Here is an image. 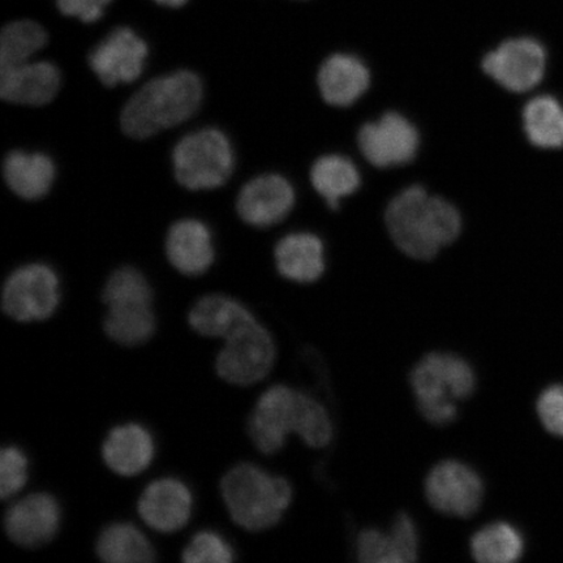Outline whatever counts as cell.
Returning a JSON list of instances; mask_svg holds the SVG:
<instances>
[{
  "label": "cell",
  "mask_w": 563,
  "mask_h": 563,
  "mask_svg": "<svg viewBox=\"0 0 563 563\" xmlns=\"http://www.w3.org/2000/svg\"><path fill=\"white\" fill-rule=\"evenodd\" d=\"M249 433L258 452L273 455L285 448L290 433L298 434L309 448H327L333 440L334 427L320 400L276 385L258 398L249 420Z\"/></svg>",
  "instance_id": "obj_1"
},
{
  "label": "cell",
  "mask_w": 563,
  "mask_h": 563,
  "mask_svg": "<svg viewBox=\"0 0 563 563\" xmlns=\"http://www.w3.org/2000/svg\"><path fill=\"white\" fill-rule=\"evenodd\" d=\"M385 222L394 244L408 257L428 262L456 241L462 230L460 211L421 186L399 192L387 206Z\"/></svg>",
  "instance_id": "obj_2"
},
{
  "label": "cell",
  "mask_w": 563,
  "mask_h": 563,
  "mask_svg": "<svg viewBox=\"0 0 563 563\" xmlns=\"http://www.w3.org/2000/svg\"><path fill=\"white\" fill-rule=\"evenodd\" d=\"M203 97L200 77L188 69L175 70L146 82L125 103L121 114L126 136L144 140L188 121Z\"/></svg>",
  "instance_id": "obj_3"
},
{
  "label": "cell",
  "mask_w": 563,
  "mask_h": 563,
  "mask_svg": "<svg viewBox=\"0 0 563 563\" xmlns=\"http://www.w3.org/2000/svg\"><path fill=\"white\" fill-rule=\"evenodd\" d=\"M221 493L232 520L252 532L276 526L292 501L286 478L251 463L231 468L222 478Z\"/></svg>",
  "instance_id": "obj_4"
},
{
  "label": "cell",
  "mask_w": 563,
  "mask_h": 563,
  "mask_svg": "<svg viewBox=\"0 0 563 563\" xmlns=\"http://www.w3.org/2000/svg\"><path fill=\"white\" fill-rule=\"evenodd\" d=\"M410 384L422 418L446 427L457 418V404L473 396L476 373L460 355L433 352L415 365Z\"/></svg>",
  "instance_id": "obj_5"
},
{
  "label": "cell",
  "mask_w": 563,
  "mask_h": 563,
  "mask_svg": "<svg viewBox=\"0 0 563 563\" xmlns=\"http://www.w3.org/2000/svg\"><path fill=\"white\" fill-rule=\"evenodd\" d=\"M173 167L179 185L191 191L220 188L234 172V147L220 130L196 131L175 145Z\"/></svg>",
  "instance_id": "obj_6"
},
{
  "label": "cell",
  "mask_w": 563,
  "mask_h": 563,
  "mask_svg": "<svg viewBox=\"0 0 563 563\" xmlns=\"http://www.w3.org/2000/svg\"><path fill=\"white\" fill-rule=\"evenodd\" d=\"M151 47L135 27L118 24L104 32L88 53V65L106 87L136 81L144 73Z\"/></svg>",
  "instance_id": "obj_7"
},
{
  "label": "cell",
  "mask_w": 563,
  "mask_h": 563,
  "mask_svg": "<svg viewBox=\"0 0 563 563\" xmlns=\"http://www.w3.org/2000/svg\"><path fill=\"white\" fill-rule=\"evenodd\" d=\"M217 356L216 369L224 382L250 386L262 382L276 361V344L272 334L253 320L232 333Z\"/></svg>",
  "instance_id": "obj_8"
},
{
  "label": "cell",
  "mask_w": 563,
  "mask_h": 563,
  "mask_svg": "<svg viewBox=\"0 0 563 563\" xmlns=\"http://www.w3.org/2000/svg\"><path fill=\"white\" fill-rule=\"evenodd\" d=\"M59 302L58 274L46 264L20 266L10 274L3 286V311L19 322L47 320Z\"/></svg>",
  "instance_id": "obj_9"
},
{
  "label": "cell",
  "mask_w": 563,
  "mask_h": 563,
  "mask_svg": "<svg viewBox=\"0 0 563 563\" xmlns=\"http://www.w3.org/2000/svg\"><path fill=\"white\" fill-rule=\"evenodd\" d=\"M484 492L482 476L467 463L455 460L435 464L426 481L428 503L448 517H473L481 509Z\"/></svg>",
  "instance_id": "obj_10"
},
{
  "label": "cell",
  "mask_w": 563,
  "mask_h": 563,
  "mask_svg": "<svg viewBox=\"0 0 563 563\" xmlns=\"http://www.w3.org/2000/svg\"><path fill=\"white\" fill-rule=\"evenodd\" d=\"M547 55L532 38H511L484 56L483 69L490 79L514 93H525L543 80Z\"/></svg>",
  "instance_id": "obj_11"
},
{
  "label": "cell",
  "mask_w": 563,
  "mask_h": 563,
  "mask_svg": "<svg viewBox=\"0 0 563 563\" xmlns=\"http://www.w3.org/2000/svg\"><path fill=\"white\" fill-rule=\"evenodd\" d=\"M357 144L371 165L387 168L410 164L417 157L420 136L406 117L386 112L378 121L362 126Z\"/></svg>",
  "instance_id": "obj_12"
},
{
  "label": "cell",
  "mask_w": 563,
  "mask_h": 563,
  "mask_svg": "<svg viewBox=\"0 0 563 563\" xmlns=\"http://www.w3.org/2000/svg\"><path fill=\"white\" fill-rule=\"evenodd\" d=\"M62 510L48 493H33L12 504L4 516V530L13 543L24 548L47 544L58 533Z\"/></svg>",
  "instance_id": "obj_13"
},
{
  "label": "cell",
  "mask_w": 563,
  "mask_h": 563,
  "mask_svg": "<svg viewBox=\"0 0 563 563\" xmlns=\"http://www.w3.org/2000/svg\"><path fill=\"white\" fill-rule=\"evenodd\" d=\"M295 206L291 183L277 174L257 176L238 196L239 217L250 227L266 229L285 220Z\"/></svg>",
  "instance_id": "obj_14"
},
{
  "label": "cell",
  "mask_w": 563,
  "mask_h": 563,
  "mask_svg": "<svg viewBox=\"0 0 563 563\" xmlns=\"http://www.w3.org/2000/svg\"><path fill=\"white\" fill-rule=\"evenodd\" d=\"M137 508L141 519L153 530L173 533L181 530L191 518L192 492L178 478H158L147 485Z\"/></svg>",
  "instance_id": "obj_15"
},
{
  "label": "cell",
  "mask_w": 563,
  "mask_h": 563,
  "mask_svg": "<svg viewBox=\"0 0 563 563\" xmlns=\"http://www.w3.org/2000/svg\"><path fill=\"white\" fill-rule=\"evenodd\" d=\"M418 526L408 512H399L389 531L365 528L356 540L358 560L365 563H410L419 559Z\"/></svg>",
  "instance_id": "obj_16"
},
{
  "label": "cell",
  "mask_w": 563,
  "mask_h": 563,
  "mask_svg": "<svg viewBox=\"0 0 563 563\" xmlns=\"http://www.w3.org/2000/svg\"><path fill=\"white\" fill-rule=\"evenodd\" d=\"M60 86V70L52 62L31 60L0 68V96L7 102L45 106L58 95Z\"/></svg>",
  "instance_id": "obj_17"
},
{
  "label": "cell",
  "mask_w": 563,
  "mask_h": 563,
  "mask_svg": "<svg viewBox=\"0 0 563 563\" xmlns=\"http://www.w3.org/2000/svg\"><path fill=\"white\" fill-rule=\"evenodd\" d=\"M166 255L175 269L185 276L207 273L216 256L207 224L192 218L175 222L166 238Z\"/></svg>",
  "instance_id": "obj_18"
},
{
  "label": "cell",
  "mask_w": 563,
  "mask_h": 563,
  "mask_svg": "<svg viewBox=\"0 0 563 563\" xmlns=\"http://www.w3.org/2000/svg\"><path fill=\"white\" fill-rule=\"evenodd\" d=\"M106 466L121 476H135L147 467L156 455L153 435L136 422L112 428L102 446Z\"/></svg>",
  "instance_id": "obj_19"
},
{
  "label": "cell",
  "mask_w": 563,
  "mask_h": 563,
  "mask_svg": "<svg viewBox=\"0 0 563 563\" xmlns=\"http://www.w3.org/2000/svg\"><path fill=\"white\" fill-rule=\"evenodd\" d=\"M317 86L329 104L346 108L365 95L371 86L367 66L350 54H333L322 63Z\"/></svg>",
  "instance_id": "obj_20"
},
{
  "label": "cell",
  "mask_w": 563,
  "mask_h": 563,
  "mask_svg": "<svg viewBox=\"0 0 563 563\" xmlns=\"http://www.w3.org/2000/svg\"><path fill=\"white\" fill-rule=\"evenodd\" d=\"M274 256L280 276L298 284H312L325 272V250L311 232L282 238Z\"/></svg>",
  "instance_id": "obj_21"
},
{
  "label": "cell",
  "mask_w": 563,
  "mask_h": 563,
  "mask_svg": "<svg viewBox=\"0 0 563 563\" xmlns=\"http://www.w3.org/2000/svg\"><path fill=\"white\" fill-rule=\"evenodd\" d=\"M3 175L11 191L24 200H40L54 185L56 167L44 153L13 151L5 157Z\"/></svg>",
  "instance_id": "obj_22"
},
{
  "label": "cell",
  "mask_w": 563,
  "mask_h": 563,
  "mask_svg": "<svg viewBox=\"0 0 563 563\" xmlns=\"http://www.w3.org/2000/svg\"><path fill=\"white\" fill-rule=\"evenodd\" d=\"M253 320L255 316L241 301L220 294L201 298L188 314L189 325L196 333L223 340Z\"/></svg>",
  "instance_id": "obj_23"
},
{
  "label": "cell",
  "mask_w": 563,
  "mask_h": 563,
  "mask_svg": "<svg viewBox=\"0 0 563 563\" xmlns=\"http://www.w3.org/2000/svg\"><path fill=\"white\" fill-rule=\"evenodd\" d=\"M103 328L112 341L122 346H139L156 332V316L152 302L121 301L110 305Z\"/></svg>",
  "instance_id": "obj_24"
},
{
  "label": "cell",
  "mask_w": 563,
  "mask_h": 563,
  "mask_svg": "<svg viewBox=\"0 0 563 563\" xmlns=\"http://www.w3.org/2000/svg\"><path fill=\"white\" fill-rule=\"evenodd\" d=\"M51 45L47 27L34 19L7 21L0 30V68L23 65Z\"/></svg>",
  "instance_id": "obj_25"
},
{
  "label": "cell",
  "mask_w": 563,
  "mask_h": 563,
  "mask_svg": "<svg viewBox=\"0 0 563 563\" xmlns=\"http://www.w3.org/2000/svg\"><path fill=\"white\" fill-rule=\"evenodd\" d=\"M98 558L111 563L156 561L151 541L131 523H112L104 528L97 540Z\"/></svg>",
  "instance_id": "obj_26"
},
{
  "label": "cell",
  "mask_w": 563,
  "mask_h": 563,
  "mask_svg": "<svg viewBox=\"0 0 563 563\" xmlns=\"http://www.w3.org/2000/svg\"><path fill=\"white\" fill-rule=\"evenodd\" d=\"M361 180V174L352 161L335 154L317 159L311 170L313 188L332 209L340 207L344 197L355 194Z\"/></svg>",
  "instance_id": "obj_27"
},
{
  "label": "cell",
  "mask_w": 563,
  "mask_h": 563,
  "mask_svg": "<svg viewBox=\"0 0 563 563\" xmlns=\"http://www.w3.org/2000/svg\"><path fill=\"white\" fill-rule=\"evenodd\" d=\"M471 553L482 563H511L522 558L525 540L518 528L506 522L484 526L471 539Z\"/></svg>",
  "instance_id": "obj_28"
},
{
  "label": "cell",
  "mask_w": 563,
  "mask_h": 563,
  "mask_svg": "<svg viewBox=\"0 0 563 563\" xmlns=\"http://www.w3.org/2000/svg\"><path fill=\"white\" fill-rule=\"evenodd\" d=\"M523 125L528 140L543 150L563 146V109L549 96L533 98L523 111Z\"/></svg>",
  "instance_id": "obj_29"
},
{
  "label": "cell",
  "mask_w": 563,
  "mask_h": 563,
  "mask_svg": "<svg viewBox=\"0 0 563 563\" xmlns=\"http://www.w3.org/2000/svg\"><path fill=\"white\" fill-rule=\"evenodd\" d=\"M106 306L119 301H153V291L143 273L132 266L119 267L111 274L103 288Z\"/></svg>",
  "instance_id": "obj_30"
},
{
  "label": "cell",
  "mask_w": 563,
  "mask_h": 563,
  "mask_svg": "<svg viewBox=\"0 0 563 563\" xmlns=\"http://www.w3.org/2000/svg\"><path fill=\"white\" fill-rule=\"evenodd\" d=\"M234 560V549L216 531L197 532L183 551V561L187 563H229Z\"/></svg>",
  "instance_id": "obj_31"
},
{
  "label": "cell",
  "mask_w": 563,
  "mask_h": 563,
  "mask_svg": "<svg viewBox=\"0 0 563 563\" xmlns=\"http://www.w3.org/2000/svg\"><path fill=\"white\" fill-rule=\"evenodd\" d=\"M27 457L18 446H4L0 453V497L11 498L27 482Z\"/></svg>",
  "instance_id": "obj_32"
},
{
  "label": "cell",
  "mask_w": 563,
  "mask_h": 563,
  "mask_svg": "<svg viewBox=\"0 0 563 563\" xmlns=\"http://www.w3.org/2000/svg\"><path fill=\"white\" fill-rule=\"evenodd\" d=\"M538 413L547 431L563 438V385L549 386L541 393Z\"/></svg>",
  "instance_id": "obj_33"
},
{
  "label": "cell",
  "mask_w": 563,
  "mask_h": 563,
  "mask_svg": "<svg viewBox=\"0 0 563 563\" xmlns=\"http://www.w3.org/2000/svg\"><path fill=\"white\" fill-rule=\"evenodd\" d=\"M112 2L114 0H55V5L63 16L91 25L100 23Z\"/></svg>",
  "instance_id": "obj_34"
},
{
  "label": "cell",
  "mask_w": 563,
  "mask_h": 563,
  "mask_svg": "<svg viewBox=\"0 0 563 563\" xmlns=\"http://www.w3.org/2000/svg\"><path fill=\"white\" fill-rule=\"evenodd\" d=\"M153 2L166 9H180L188 3V0H153Z\"/></svg>",
  "instance_id": "obj_35"
},
{
  "label": "cell",
  "mask_w": 563,
  "mask_h": 563,
  "mask_svg": "<svg viewBox=\"0 0 563 563\" xmlns=\"http://www.w3.org/2000/svg\"><path fill=\"white\" fill-rule=\"evenodd\" d=\"M295 2H301V0H295Z\"/></svg>",
  "instance_id": "obj_36"
}]
</instances>
